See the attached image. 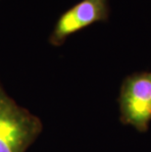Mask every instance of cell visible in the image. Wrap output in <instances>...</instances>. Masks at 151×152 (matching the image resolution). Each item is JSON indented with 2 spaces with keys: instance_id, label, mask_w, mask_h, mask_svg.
Here are the masks:
<instances>
[{
  "instance_id": "1",
  "label": "cell",
  "mask_w": 151,
  "mask_h": 152,
  "mask_svg": "<svg viewBox=\"0 0 151 152\" xmlns=\"http://www.w3.org/2000/svg\"><path fill=\"white\" fill-rule=\"evenodd\" d=\"M42 130L40 118L19 105L0 80V152H26Z\"/></svg>"
},
{
  "instance_id": "2",
  "label": "cell",
  "mask_w": 151,
  "mask_h": 152,
  "mask_svg": "<svg viewBox=\"0 0 151 152\" xmlns=\"http://www.w3.org/2000/svg\"><path fill=\"white\" fill-rule=\"evenodd\" d=\"M120 122L146 132L151 122V72H136L127 76L118 97Z\"/></svg>"
},
{
  "instance_id": "3",
  "label": "cell",
  "mask_w": 151,
  "mask_h": 152,
  "mask_svg": "<svg viewBox=\"0 0 151 152\" xmlns=\"http://www.w3.org/2000/svg\"><path fill=\"white\" fill-rule=\"evenodd\" d=\"M110 17L109 0H82L60 15L48 37L52 46L59 47L73 34Z\"/></svg>"
}]
</instances>
